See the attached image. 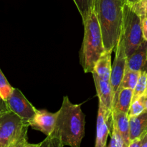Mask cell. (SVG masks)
<instances>
[{
    "label": "cell",
    "instance_id": "14",
    "mask_svg": "<svg viewBox=\"0 0 147 147\" xmlns=\"http://www.w3.org/2000/svg\"><path fill=\"white\" fill-rule=\"evenodd\" d=\"M111 51L105 50L96 63L93 72L100 79L110 81L111 75Z\"/></svg>",
    "mask_w": 147,
    "mask_h": 147
},
{
    "label": "cell",
    "instance_id": "13",
    "mask_svg": "<svg viewBox=\"0 0 147 147\" xmlns=\"http://www.w3.org/2000/svg\"><path fill=\"white\" fill-rule=\"evenodd\" d=\"M133 99V90L126 88H118L114 93L113 110L120 111L124 113H129V108Z\"/></svg>",
    "mask_w": 147,
    "mask_h": 147
},
{
    "label": "cell",
    "instance_id": "7",
    "mask_svg": "<svg viewBox=\"0 0 147 147\" xmlns=\"http://www.w3.org/2000/svg\"><path fill=\"white\" fill-rule=\"evenodd\" d=\"M7 102L11 111L29 123L37 112V109L32 106L18 88H14L7 99Z\"/></svg>",
    "mask_w": 147,
    "mask_h": 147
},
{
    "label": "cell",
    "instance_id": "23",
    "mask_svg": "<svg viewBox=\"0 0 147 147\" xmlns=\"http://www.w3.org/2000/svg\"><path fill=\"white\" fill-rule=\"evenodd\" d=\"M11 111L7 104V100H4L1 96H0V118L8 112Z\"/></svg>",
    "mask_w": 147,
    "mask_h": 147
},
{
    "label": "cell",
    "instance_id": "1",
    "mask_svg": "<svg viewBox=\"0 0 147 147\" xmlns=\"http://www.w3.org/2000/svg\"><path fill=\"white\" fill-rule=\"evenodd\" d=\"M53 133L39 146L79 147L85 136V114L81 106L74 104L68 96L63 97Z\"/></svg>",
    "mask_w": 147,
    "mask_h": 147
},
{
    "label": "cell",
    "instance_id": "27",
    "mask_svg": "<svg viewBox=\"0 0 147 147\" xmlns=\"http://www.w3.org/2000/svg\"><path fill=\"white\" fill-rule=\"evenodd\" d=\"M144 105H145V108L147 110V93L145 95H144Z\"/></svg>",
    "mask_w": 147,
    "mask_h": 147
},
{
    "label": "cell",
    "instance_id": "2",
    "mask_svg": "<svg viewBox=\"0 0 147 147\" xmlns=\"http://www.w3.org/2000/svg\"><path fill=\"white\" fill-rule=\"evenodd\" d=\"M125 0H94L96 11L105 50H115L123 27V6Z\"/></svg>",
    "mask_w": 147,
    "mask_h": 147
},
{
    "label": "cell",
    "instance_id": "19",
    "mask_svg": "<svg viewBox=\"0 0 147 147\" xmlns=\"http://www.w3.org/2000/svg\"><path fill=\"white\" fill-rule=\"evenodd\" d=\"M14 88L9 84L5 76L0 69V96L7 100L12 92Z\"/></svg>",
    "mask_w": 147,
    "mask_h": 147
},
{
    "label": "cell",
    "instance_id": "5",
    "mask_svg": "<svg viewBox=\"0 0 147 147\" xmlns=\"http://www.w3.org/2000/svg\"><path fill=\"white\" fill-rule=\"evenodd\" d=\"M122 32L128 57L135 51L144 39L142 33V19L126 1L123 6Z\"/></svg>",
    "mask_w": 147,
    "mask_h": 147
},
{
    "label": "cell",
    "instance_id": "18",
    "mask_svg": "<svg viewBox=\"0 0 147 147\" xmlns=\"http://www.w3.org/2000/svg\"><path fill=\"white\" fill-rule=\"evenodd\" d=\"M76 4L79 13L81 15L83 23L87 20L89 14L92 11L94 4V0H73Z\"/></svg>",
    "mask_w": 147,
    "mask_h": 147
},
{
    "label": "cell",
    "instance_id": "16",
    "mask_svg": "<svg viewBox=\"0 0 147 147\" xmlns=\"http://www.w3.org/2000/svg\"><path fill=\"white\" fill-rule=\"evenodd\" d=\"M141 72L142 71L132 70L126 67L123 79H122L119 87L126 88H130L134 90L136 85L137 84L139 77H140Z\"/></svg>",
    "mask_w": 147,
    "mask_h": 147
},
{
    "label": "cell",
    "instance_id": "28",
    "mask_svg": "<svg viewBox=\"0 0 147 147\" xmlns=\"http://www.w3.org/2000/svg\"><path fill=\"white\" fill-rule=\"evenodd\" d=\"M125 1L127 3H129V4H134V3L136 2V1H139V0H125Z\"/></svg>",
    "mask_w": 147,
    "mask_h": 147
},
{
    "label": "cell",
    "instance_id": "6",
    "mask_svg": "<svg viewBox=\"0 0 147 147\" xmlns=\"http://www.w3.org/2000/svg\"><path fill=\"white\" fill-rule=\"evenodd\" d=\"M114 62L112 65L111 75L110 83L113 89V93H116L119 88L124 75L125 70L127 63V55L126 53L125 40L123 32H121L120 38L115 48Z\"/></svg>",
    "mask_w": 147,
    "mask_h": 147
},
{
    "label": "cell",
    "instance_id": "9",
    "mask_svg": "<svg viewBox=\"0 0 147 147\" xmlns=\"http://www.w3.org/2000/svg\"><path fill=\"white\" fill-rule=\"evenodd\" d=\"M57 114L58 112L51 113L46 110H37L34 117L30 121V126L47 136H50L55 129Z\"/></svg>",
    "mask_w": 147,
    "mask_h": 147
},
{
    "label": "cell",
    "instance_id": "26",
    "mask_svg": "<svg viewBox=\"0 0 147 147\" xmlns=\"http://www.w3.org/2000/svg\"><path fill=\"white\" fill-rule=\"evenodd\" d=\"M140 139L142 147H147V131L142 135Z\"/></svg>",
    "mask_w": 147,
    "mask_h": 147
},
{
    "label": "cell",
    "instance_id": "8",
    "mask_svg": "<svg viewBox=\"0 0 147 147\" xmlns=\"http://www.w3.org/2000/svg\"><path fill=\"white\" fill-rule=\"evenodd\" d=\"M113 128V111L106 110L98 102L97 121H96V138L95 146L106 147L108 136Z\"/></svg>",
    "mask_w": 147,
    "mask_h": 147
},
{
    "label": "cell",
    "instance_id": "22",
    "mask_svg": "<svg viewBox=\"0 0 147 147\" xmlns=\"http://www.w3.org/2000/svg\"><path fill=\"white\" fill-rule=\"evenodd\" d=\"M111 138L109 147H126L121 135L113 128L111 132Z\"/></svg>",
    "mask_w": 147,
    "mask_h": 147
},
{
    "label": "cell",
    "instance_id": "3",
    "mask_svg": "<svg viewBox=\"0 0 147 147\" xmlns=\"http://www.w3.org/2000/svg\"><path fill=\"white\" fill-rule=\"evenodd\" d=\"M83 24L84 37L80 50V63L85 73H92L95 64L105 51L100 25L93 8Z\"/></svg>",
    "mask_w": 147,
    "mask_h": 147
},
{
    "label": "cell",
    "instance_id": "20",
    "mask_svg": "<svg viewBox=\"0 0 147 147\" xmlns=\"http://www.w3.org/2000/svg\"><path fill=\"white\" fill-rule=\"evenodd\" d=\"M145 110H146V108H145L144 105V96H143L140 98L137 99L134 101H132L128 114H129V117L136 116L141 114Z\"/></svg>",
    "mask_w": 147,
    "mask_h": 147
},
{
    "label": "cell",
    "instance_id": "12",
    "mask_svg": "<svg viewBox=\"0 0 147 147\" xmlns=\"http://www.w3.org/2000/svg\"><path fill=\"white\" fill-rule=\"evenodd\" d=\"M113 129L117 131L123 138L126 147L130 143V123L129 114L120 111H113Z\"/></svg>",
    "mask_w": 147,
    "mask_h": 147
},
{
    "label": "cell",
    "instance_id": "15",
    "mask_svg": "<svg viewBox=\"0 0 147 147\" xmlns=\"http://www.w3.org/2000/svg\"><path fill=\"white\" fill-rule=\"evenodd\" d=\"M130 123V141L140 138L147 131V110L136 116L129 117Z\"/></svg>",
    "mask_w": 147,
    "mask_h": 147
},
{
    "label": "cell",
    "instance_id": "25",
    "mask_svg": "<svg viewBox=\"0 0 147 147\" xmlns=\"http://www.w3.org/2000/svg\"><path fill=\"white\" fill-rule=\"evenodd\" d=\"M129 147H142L140 138H136L130 141Z\"/></svg>",
    "mask_w": 147,
    "mask_h": 147
},
{
    "label": "cell",
    "instance_id": "24",
    "mask_svg": "<svg viewBox=\"0 0 147 147\" xmlns=\"http://www.w3.org/2000/svg\"><path fill=\"white\" fill-rule=\"evenodd\" d=\"M142 27L143 37L145 40L147 41V17L142 20Z\"/></svg>",
    "mask_w": 147,
    "mask_h": 147
},
{
    "label": "cell",
    "instance_id": "21",
    "mask_svg": "<svg viewBox=\"0 0 147 147\" xmlns=\"http://www.w3.org/2000/svg\"><path fill=\"white\" fill-rule=\"evenodd\" d=\"M142 20L147 17V0H139L134 4H129Z\"/></svg>",
    "mask_w": 147,
    "mask_h": 147
},
{
    "label": "cell",
    "instance_id": "4",
    "mask_svg": "<svg viewBox=\"0 0 147 147\" xmlns=\"http://www.w3.org/2000/svg\"><path fill=\"white\" fill-rule=\"evenodd\" d=\"M28 121L9 111L0 118V147H36L27 140Z\"/></svg>",
    "mask_w": 147,
    "mask_h": 147
},
{
    "label": "cell",
    "instance_id": "10",
    "mask_svg": "<svg viewBox=\"0 0 147 147\" xmlns=\"http://www.w3.org/2000/svg\"><path fill=\"white\" fill-rule=\"evenodd\" d=\"M96 86V93L98 97L99 102L106 110L109 111H113L114 93L113 91L110 81L103 80L97 76L96 73H92Z\"/></svg>",
    "mask_w": 147,
    "mask_h": 147
},
{
    "label": "cell",
    "instance_id": "17",
    "mask_svg": "<svg viewBox=\"0 0 147 147\" xmlns=\"http://www.w3.org/2000/svg\"><path fill=\"white\" fill-rule=\"evenodd\" d=\"M147 93V71L143 70L141 72L140 77L137 84L133 90V99L132 101L140 98Z\"/></svg>",
    "mask_w": 147,
    "mask_h": 147
},
{
    "label": "cell",
    "instance_id": "11",
    "mask_svg": "<svg viewBox=\"0 0 147 147\" xmlns=\"http://www.w3.org/2000/svg\"><path fill=\"white\" fill-rule=\"evenodd\" d=\"M147 64V41L144 40L132 54L127 57L126 68L142 71Z\"/></svg>",
    "mask_w": 147,
    "mask_h": 147
}]
</instances>
